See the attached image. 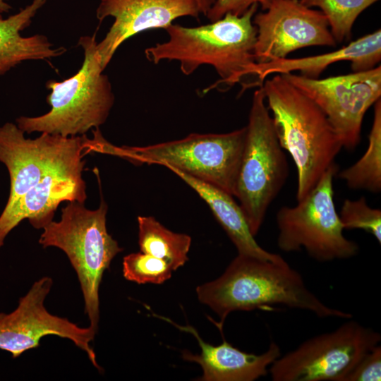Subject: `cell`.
Segmentation results:
<instances>
[{
  "label": "cell",
  "mask_w": 381,
  "mask_h": 381,
  "mask_svg": "<svg viewBox=\"0 0 381 381\" xmlns=\"http://www.w3.org/2000/svg\"><path fill=\"white\" fill-rule=\"evenodd\" d=\"M198 300L224 322L234 311H250L282 305L308 311L320 318H352L329 306L306 285L301 274L286 262H277L238 254L216 279L196 288Z\"/></svg>",
  "instance_id": "cell-1"
},
{
  "label": "cell",
  "mask_w": 381,
  "mask_h": 381,
  "mask_svg": "<svg viewBox=\"0 0 381 381\" xmlns=\"http://www.w3.org/2000/svg\"><path fill=\"white\" fill-rule=\"evenodd\" d=\"M258 7L254 4L240 16L226 13L198 27L172 23L165 29L168 40L147 48L146 58L154 64L177 61L185 75L202 65L212 66L221 78L219 82L229 86L238 83L242 92L262 87L255 72L257 29L253 18Z\"/></svg>",
  "instance_id": "cell-2"
},
{
  "label": "cell",
  "mask_w": 381,
  "mask_h": 381,
  "mask_svg": "<svg viewBox=\"0 0 381 381\" xmlns=\"http://www.w3.org/2000/svg\"><path fill=\"white\" fill-rule=\"evenodd\" d=\"M262 88L279 143L296 167L299 201L335 164L342 143L322 110L282 74L266 78Z\"/></svg>",
  "instance_id": "cell-3"
},
{
  "label": "cell",
  "mask_w": 381,
  "mask_h": 381,
  "mask_svg": "<svg viewBox=\"0 0 381 381\" xmlns=\"http://www.w3.org/2000/svg\"><path fill=\"white\" fill-rule=\"evenodd\" d=\"M95 35L79 39L78 45L84 51V60L75 75L61 82H47L46 87L51 90L47 97L50 111L42 116L16 119V125L24 133L71 137L85 135L105 123L114 95L107 75L103 73Z\"/></svg>",
  "instance_id": "cell-4"
},
{
  "label": "cell",
  "mask_w": 381,
  "mask_h": 381,
  "mask_svg": "<svg viewBox=\"0 0 381 381\" xmlns=\"http://www.w3.org/2000/svg\"><path fill=\"white\" fill-rule=\"evenodd\" d=\"M108 207L101 197L96 210L69 201L61 209L59 222L52 220L42 229L39 243L62 250L74 268L83 296L90 327L97 333L99 321V289L104 271L123 250L107 229Z\"/></svg>",
  "instance_id": "cell-5"
},
{
  "label": "cell",
  "mask_w": 381,
  "mask_h": 381,
  "mask_svg": "<svg viewBox=\"0 0 381 381\" xmlns=\"http://www.w3.org/2000/svg\"><path fill=\"white\" fill-rule=\"evenodd\" d=\"M289 176V164L265 104L262 87L253 94L234 196L255 236Z\"/></svg>",
  "instance_id": "cell-6"
},
{
  "label": "cell",
  "mask_w": 381,
  "mask_h": 381,
  "mask_svg": "<svg viewBox=\"0 0 381 381\" xmlns=\"http://www.w3.org/2000/svg\"><path fill=\"white\" fill-rule=\"evenodd\" d=\"M246 136V126L226 133H190L180 140L143 147L110 144L107 154L133 163L175 169L234 196Z\"/></svg>",
  "instance_id": "cell-7"
},
{
  "label": "cell",
  "mask_w": 381,
  "mask_h": 381,
  "mask_svg": "<svg viewBox=\"0 0 381 381\" xmlns=\"http://www.w3.org/2000/svg\"><path fill=\"white\" fill-rule=\"evenodd\" d=\"M335 164L322 176L313 190L295 206H283L276 214L277 243L284 252L306 250L318 262L356 256L359 246L343 234L334 202Z\"/></svg>",
  "instance_id": "cell-8"
},
{
  "label": "cell",
  "mask_w": 381,
  "mask_h": 381,
  "mask_svg": "<svg viewBox=\"0 0 381 381\" xmlns=\"http://www.w3.org/2000/svg\"><path fill=\"white\" fill-rule=\"evenodd\" d=\"M381 335L348 319L280 355L270 366L272 381H343L358 361L380 344Z\"/></svg>",
  "instance_id": "cell-9"
},
{
  "label": "cell",
  "mask_w": 381,
  "mask_h": 381,
  "mask_svg": "<svg viewBox=\"0 0 381 381\" xmlns=\"http://www.w3.org/2000/svg\"><path fill=\"white\" fill-rule=\"evenodd\" d=\"M26 138L15 123L0 126V162L6 167L10 194L4 210L11 208L48 174L83 162V152H93L92 138L85 135L64 137L47 133Z\"/></svg>",
  "instance_id": "cell-10"
},
{
  "label": "cell",
  "mask_w": 381,
  "mask_h": 381,
  "mask_svg": "<svg viewBox=\"0 0 381 381\" xmlns=\"http://www.w3.org/2000/svg\"><path fill=\"white\" fill-rule=\"evenodd\" d=\"M282 75L322 110L344 148L358 146L365 114L381 97V66L322 79Z\"/></svg>",
  "instance_id": "cell-11"
},
{
  "label": "cell",
  "mask_w": 381,
  "mask_h": 381,
  "mask_svg": "<svg viewBox=\"0 0 381 381\" xmlns=\"http://www.w3.org/2000/svg\"><path fill=\"white\" fill-rule=\"evenodd\" d=\"M53 285L49 277L34 282L28 293L19 298L17 308L10 313H0V349L8 351L13 358L38 347L40 339L56 335L71 340L84 351L98 370L96 354L90 346L97 334L90 327H81L66 318L51 314L44 306L46 297Z\"/></svg>",
  "instance_id": "cell-12"
},
{
  "label": "cell",
  "mask_w": 381,
  "mask_h": 381,
  "mask_svg": "<svg viewBox=\"0 0 381 381\" xmlns=\"http://www.w3.org/2000/svg\"><path fill=\"white\" fill-rule=\"evenodd\" d=\"M253 23L257 29L254 57L258 64L286 58L306 47L337 44L323 13L299 0H271L265 12L255 14Z\"/></svg>",
  "instance_id": "cell-13"
},
{
  "label": "cell",
  "mask_w": 381,
  "mask_h": 381,
  "mask_svg": "<svg viewBox=\"0 0 381 381\" xmlns=\"http://www.w3.org/2000/svg\"><path fill=\"white\" fill-rule=\"evenodd\" d=\"M195 0H100L96 11L99 22L111 16L114 20L104 38L97 44L104 70L119 47L133 35L155 28L164 30L183 16L198 18Z\"/></svg>",
  "instance_id": "cell-14"
},
{
  "label": "cell",
  "mask_w": 381,
  "mask_h": 381,
  "mask_svg": "<svg viewBox=\"0 0 381 381\" xmlns=\"http://www.w3.org/2000/svg\"><path fill=\"white\" fill-rule=\"evenodd\" d=\"M85 161L54 171L25 193L15 205L0 215V248L7 235L23 219L35 229H43L53 220L59 205L76 200L84 203L86 185L82 174Z\"/></svg>",
  "instance_id": "cell-15"
},
{
  "label": "cell",
  "mask_w": 381,
  "mask_h": 381,
  "mask_svg": "<svg viewBox=\"0 0 381 381\" xmlns=\"http://www.w3.org/2000/svg\"><path fill=\"white\" fill-rule=\"evenodd\" d=\"M155 315L194 336L200 353L193 354L186 350L182 356L201 366L203 373L199 380L202 381H253L266 375L270 366L281 355L279 346L274 341H271L267 350L258 355L242 351L224 339L221 344L213 346L205 342L193 326L179 325L167 318Z\"/></svg>",
  "instance_id": "cell-16"
},
{
  "label": "cell",
  "mask_w": 381,
  "mask_h": 381,
  "mask_svg": "<svg viewBox=\"0 0 381 381\" xmlns=\"http://www.w3.org/2000/svg\"><path fill=\"white\" fill-rule=\"evenodd\" d=\"M380 60L381 30L378 29L339 49L326 54L302 58H284L264 64L257 63L255 72L262 86L270 75L299 71L301 75L318 78L329 65L336 62L349 61L352 71L359 72L375 68Z\"/></svg>",
  "instance_id": "cell-17"
},
{
  "label": "cell",
  "mask_w": 381,
  "mask_h": 381,
  "mask_svg": "<svg viewBox=\"0 0 381 381\" xmlns=\"http://www.w3.org/2000/svg\"><path fill=\"white\" fill-rule=\"evenodd\" d=\"M171 171L192 188L207 203L216 219L235 246L238 254L260 260L282 262L278 254L262 248L250 232L248 222L234 196L208 183L175 169Z\"/></svg>",
  "instance_id": "cell-18"
},
{
  "label": "cell",
  "mask_w": 381,
  "mask_h": 381,
  "mask_svg": "<svg viewBox=\"0 0 381 381\" xmlns=\"http://www.w3.org/2000/svg\"><path fill=\"white\" fill-rule=\"evenodd\" d=\"M47 1L33 0L18 13L7 18H4L0 13V75L23 61L49 60L66 52L62 47L53 48L45 35L23 37L20 35Z\"/></svg>",
  "instance_id": "cell-19"
},
{
  "label": "cell",
  "mask_w": 381,
  "mask_h": 381,
  "mask_svg": "<svg viewBox=\"0 0 381 381\" xmlns=\"http://www.w3.org/2000/svg\"><path fill=\"white\" fill-rule=\"evenodd\" d=\"M140 251L165 261L175 271L188 260L191 237L167 229L155 217H138Z\"/></svg>",
  "instance_id": "cell-20"
},
{
  "label": "cell",
  "mask_w": 381,
  "mask_h": 381,
  "mask_svg": "<svg viewBox=\"0 0 381 381\" xmlns=\"http://www.w3.org/2000/svg\"><path fill=\"white\" fill-rule=\"evenodd\" d=\"M368 141V147L363 156L337 174L351 189L378 193L381 190L380 99L374 104L373 121Z\"/></svg>",
  "instance_id": "cell-21"
},
{
  "label": "cell",
  "mask_w": 381,
  "mask_h": 381,
  "mask_svg": "<svg viewBox=\"0 0 381 381\" xmlns=\"http://www.w3.org/2000/svg\"><path fill=\"white\" fill-rule=\"evenodd\" d=\"M304 6L318 7L327 17L330 32L339 43L349 40L358 16L378 0H299Z\"/></svg>",
  "instance_id": "cell-22"
},
{
  "label": "cell",
  "mask_w": 381,
  "mask_h": 381,
  "mask_svg": "<svg viewBox=\"0 0 381 381\" xmlns=\"http://www.w3.org/2000/svg\"><path fill=\"white\" fill-rule=\"evenodd\" d=\"M173 270L164 260L148 253L138 252L124 256L123 274L137 284H162L171 278Z\"/></svg>",
  "instance_id": "cell-23"
},
{
  "label": "cell",
  "mask_w": 381,
  "mask_h": 381,
  "mask_svg": "<svg viewBox=\"0 0 381 381\" xmlns=\"http://www.w3.org/2000/svg\"><path fill=\"white\" fill-rule=\"evenodd\" d=\"M344 229H362L381 243V210L371 207L364 197L346 199L339 214Z\"/></svg>",
  "instance_id": "cell-24"
},
{
  "label": "cell",
  "mask_w": 381,
  "mask_h": 381,
  "mask_svg": "<svg viewBox=\"0 0 381 381\" xmlns=\"http://www.w3.org/2000/svg\"><path fill=\"white\" fill-rule=\"evenodd\" d=\"M381 380V346L366 352L355 364L343 381H380Z\"/></svg>",
  "instance_id": "cell-25"
},
{
  "label": "cell",
  "mask_w": 381,
  "mask_h": 381,
  "mask_svg": "<svg viewBox=\"0 0 381 381\" xmlns=\"http://www.w3.org/2000/svg\"><path fill=\"white\" fill-rule=\"evenodd\" d=\"M271 0H215V2L205 16L210 22L222 18L226 13L237 16L243 15L253 4H260L265 11Z\"/></svg>",
  "instance_id": "cell-26"
},
{
  "label": "cell",
  "mask_w": 381,
  "mask_h": 381,
  "mask_svg": "<svg viewBox=\"0 0 381 381\" xmlns=\"http://www.w3.org/2000/svg\"><path fill=\"white\" fill-rule=\"evenodd\" d=\"M198 6L200 13L206 16L215 0H195Z\"/></svg>",
  "instance_id": "cell-27"
},
{
  "label": "cell",
  "mask_w": 381,
  "mask_h": 381,
  "mask_svg": "<svg viewBox=\"0 0 381 381\" xmlns=\"http://www.w3.org/2000/svg\"><path fill=\"white\" fill-rule=\"evenodd\" d=\"M11 8V6L5 0H0V13H7Z\"/></svg>",
  "instance_id": "cell-28"
}]
</instances>
